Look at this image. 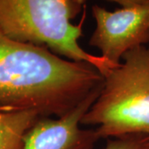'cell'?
Instances as JSON below:
<instances>
[{
    "label": "cell",
    "instance_id": "6da1fadb",
    "mask_svg": "<svg viewBox=\"0 0 149 149\" xmlns=\"http://www.w3.org/2000/svg\"><path fill=\"white\" fill-rule=\"evenodd\" d=\"M104 77L89 63L61 58L45 47L18 42L0 29V103L60 118Z\"/></svg>",
    "mask_w": 149,
    "mask_h": 149
},
{
    "label": "cell",
    "instance_id": "3957f363",
    "mask_svg": "<svg viewBox=\"0 0 149 149\" xmlns=\"http://www.w3.org/2000/svg\"><path fill=\"white\" fill-rule=\"evenodd\" d=\"M122 59L104 76L100 95L80 122L98 126L100 139L149 137V45L128 51Z\"/></svg>",
    "mask_w": 149,
    "mask_h": 149
},
{
    "label": "cell",
    "instance_id": "ba28073f",
    "mask_svg": "<svg viewBox=\"0 0 149 149\" xmlns=\"http://www.w3.org/2000/svg\"><path fill=\"white\" fill-rule=\"evenodd\" d=\"M71 3H73L75 7L82 8L83 5L85 4L86 0H70ZM112 3H116L122 8H129L138 5H143L149 3V0H106Z\"/></svg>",
    "mask_w": 149,
    "mask_h": 149
},
{
    "label": "cell",
    "instance_id": "7a4b0ae2",
    "mask_svg": "<svg viewBox=\"0 0 149 149\" xmlns=\"http://www.w3.org/2000/svg\"><path fill=\"white\" fill-rule=\"evenodd\" d=\"M81 8L70 0H0V29L18 42L45 47L59 56L86 62L105 76L117 67L101 56L85 52L78 42L82 23L74 25Z\"/></svg>",
    "mask_w": 149,
    "mask_h": 149
},
{
    "label": "cell",
    "instance_id": "8992f818",
    "mask_svg": "<svg viewBox=\"0 0 149 149\" xmlns=\"http://www.w3.org/2000/svg\"><path fill=\"white\" fill-rule=\"evenodd\" d=\"M42 118L37 112L0 103V149H22L27 131Z\"/></svg>",
    "mask_w": 149,
    "mask_h": 149
},
{
    "label": "cell",
    "instance_id": "52a82bcc",
    "mask_svg": "<svg viewBox=\"0 0 149 149\" xmlns=\"http://www.w3.org/2000/svg\"><path fill=\"white\" fill-rule=\"evenodd\" d=\"M103 149H149V137L134 134L109 140Z\"/></svg>",
    "mask_w": 149,
    "mask_h": 149
},
{
    "label": "cell",
    "instance_id": "277c9868",
    "mask_svg": "<svg viewBox=\"0 0 149 149\" xmlns=\"http://www.w3.org/2000/svg\"><path fill=\"white\" fill-rule=\"evenodd\" d=\"M92 15L96 27L89 44L115 65L121 63L123 56L128 51L149 43V3L113 12L95 4Z\"/></svg>",
    "mask_w": 149,
    "mask_h": 149
},
{
    "label": "cell",
    "instance_id": "5b68a950",
    "mask_svg": "<svg viewBox=\"0 0 149 149\" xmlns=\"http://www.w3.org/2000/svg\"><path fill=\"white\" fill-rule=\"evenodd\" d=\"M103 85L64 116L40 118L24 135L22 149H94L100 136L95 129H82L80 125L82 118L98 99Z\"/></svg>",
    "mask_w": 149,
    "mask_h": 149
}]
</instances>
